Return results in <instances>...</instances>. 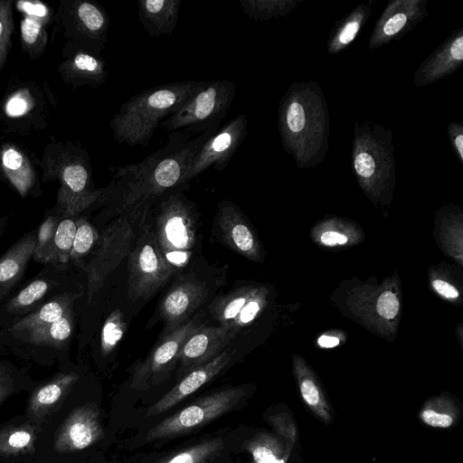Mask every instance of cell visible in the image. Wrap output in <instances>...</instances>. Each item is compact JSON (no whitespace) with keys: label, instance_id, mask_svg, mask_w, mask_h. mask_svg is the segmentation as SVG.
Masks as SVG:
<instances>
[{"label":"cell","instance_id":"obj_1","mask_svg":"<svg viewBox=\"0 0 463 463\" xmlns=\"http://www.w3.org/2000/svg\"><path fill=\"white\" fill-rule=\"evenodd\" d=\"M217 129L210 128L193 139L187 132L175 131L164 147L142 161L113 168L112 187H107L105 200L111 197L112 208L124 213L183 188L181 182L187 166Z\"/></svg>","mask_w":463,"mask_h":463},{"label":"cell","instance_id":"obj_2","mask_svg":"<svg viewBox=\"0 0 463 463\" xmlns=\"http://www.w3.org/2000/svg\"><path fill=\"white\" fill-rule=\"evenodd\" d=\"M199 80L161 84L131 96L109 121L119 144L147 146L158 126L176 112L198 88Z\"/></svg>","mask_w":463,"mask_h":463},{"label":"cell","instance_id":"obj_3","mask_svg":"<svg viewBox=\"0 0 463 463\" xmlns=\"http://www.w3.org/2000/svg\"><path fill=\"white\" fill-rule=\"evenodd\" d=\"M42 181H59L54 208L79 217L103 202L105 189H95L88 152L71 142L50 143L40 159Z\"/></svg>","mask_w":463,"mask_h":463},{"label":"cell","instance_id":"obj_4","mask_svg":"<svg viewBox=\"0 0 463 463\" xmlns=\"http://www.w3.org/2000/svg\"><path fill=\"white\" fill-rule=\"evenodd\" d=\"M56 104L45 80L11 78L0 105V123L5 133L25 136L43 130Z\"/></svg>","mask_w":463,"mask_h":463},{"label":"cell","instance_id":"obj_5","mask_svg":"<svg viewBox=\"0 0 463 463\" xmlns=\"http://www.w3.org/2000/svg\"><path fill=\"white\" fill-rule=\"evenodd\" d=\"M140 203L124 212L99 235L97 244L81 271L85 274V306H92L108 276L129 255L135 239L134 226Z\"/></svg>","mask_w":463,"mask_h":463},{"label":"cell","instance_id":"obj_6","mask_svg":"<svg viewBox=\"0 0 463 463\" xmlns=\"http://www.w3.org/2000/svg\"><path fill=\"white\" fill-rule=\"evenodd\" d=\"M156 241L175 271L186 266L195 244V216L191 203L176 189L160 198Z\"/></svg>","mask_w":463,"mask_h":463},{"label":"cell","instance_id":"obj_7","mask_svg":"<svg viewBox=\"0 0 463 463\" xmlns=\"http://www.w3.org/2000/svg\"><path fill=\"white\" fill-rule=\"evenodd\" d=\"M235 96L236 86L232 80H203L184 104L160 125L174 132L190 128L203 133L217 128Z\"/></svg>","mask_w":463,"mask_h":463},{"label":"cell","instance_id":"obj_8","mask_svg":"<svg viewBox=\"0 0 463 463\" xmlns=\"http://www.w3.org/2000/svg\"><path fill=\"white\" fill-rule=\"evenodd\" d=\"M82 288L68 267L44 265L0 306V329H6L55 297Z\"/></svg>","mask_w":463,"mask_h":463},{"label":"cell","instance_id":"obj_9","mask_svg":"<svg viewBox=\"0 0 463 463\" xmlns=\"http://www.w3.org/2000/svg\"><path fill=\"white\" fill-rule=\"evenodd\" d=\"M244 395L242 387H228L201 397L155 425L145 440L176 437L202 427L233 410Z\"/></svg>","mask_w":463,"mask_h":463},{"label":"cell","instance_id":"obj_10","mask_svg":"<svg viewBox=\"0 0 463 463\" xmlns=\"http://www.w3.org/2000/svg\"><path fill=\"white\" fill-rule=\"evenodd\" d=\"M175 273L154 232L144 230L128 255V298L133 301L150 298Z\"/></svg>","mask_w":463,"mask_h":463},{"label":"cell","instance_id":"obj_11","mask_svg":"<svg viewBox=\"0 0 463 463\" xmlns=\"http://www.w3.org/2000/svg\"><path fill=\"white\" fill-rule=\"evenodd\" d=\"M59 14L63 34L70 43L100 56L109 27L105 8L93 1L71 0L61 3Z\"/></svg>","mask_w":463,"mask_h":463},{"label":"cell","instance_id":"obj_12","mask_svg":"<svg viewBox=\"0 0 463 463\" xmlns=\"http://www.w3.org/2000/svg\"><path fill=\"white\" fill-rule=\"evenodd\" d=\"M76 316V309H73L52 324L1 341L0 345L16 355L37 362L61 360L68 354L73 339Z\"/></svg>","mask_w":463,"mask_h":463},{"label":"cell","instance_id":"obj_13","mask_svg":"<svg viewBox=\"0 0 463 463\" xmlns=\"http://www.w3.org/2000/svg\"><path fill=\"white\" fill-rule=\"evenodd\" d=\"M203 326L201 319L194 317L166 333L146 358L135 366L130 388L148 391L165 382L174 370L185 341Z\"/></svg>","mask_w":463,"mask_h":463},{"label":"cell","instance_id":"obj_14","mask_svg":"<svg viewBox=\"0 0 463 463\" xmlns=\"http://www.w3.org/2000/svg\"><path fill=\"white\" fill-rule=\"evenodd\" d=\"M247 127L245 115L241 114L217 129L200 147L187 166L182 178L184 187L192 179L209 168L222 171L241 144Z\"/></svg>","mask_w":463,"mask_h":463},{"label":"cell","instance_id":"obj_15","mask_svg":"<svg viewBox=\"0 0 463 463\" xmlns=\"http://www.w3.org/2000/svg\"><path fill=\"white\" fill-rule=\"evenodd\" d=\"M40 159L24 146H0V175L23 198L39 197L43 191L39 176Z\"/></svg>","mask_w":463,"mask_h":463},{"label":"cell","instance_id":"obj_16","mask_svg":"<svg viewBox=\"0 0 463 463\" xmlns=\"http://www.w3.org/2000/svg\"><path fill=\"white\" fill-rule=\"evenodd\" d=\"M103 437L99 411L94 403L75 408L63 421L54 439V448L60 453H71L87 449Z\"/></svg>","mask_w":463,"mask_h":463},{"label":"cell","instance_id":"obj_17","mask_svg":"<svg viewBox=\"0 0 463 463\" xmlns=\"http://www.w3.org/2000/svg\"><path fill=\"white\" fill-rule=\"evenodd\" d=\"M237 335V331L222 326H201L185 341L179 353L178 375L184 376L213 360L225 350Z\"/></svg>","mask_w":463,"mask_h":463},{"label":"cell","instance_id":"obj_18","mask_svg":"<svg viewBox=\"0 0 463 463\" xmlns=\"http://www.w3.org/2000/svg\"><path fill=\"white\" fill-rule=\"evenodd\" d=\"M208 295L206 286L195 278H187L175 284L160 302L159 313L168 333L186 322Z\"/></svg>","mask_w":463,"mask_h":463},{"label":"cell","instance_id":"obj_19","mask_svg":"<svg viewBox=\"0 0 463 463\" xmlns=\"http://www.w3.org/2000/svg\"><path fill=\"white\" fill-rule=\"evenodd\" d=\"M234 354L235 350L225 349L210 362L184 374L167 393L147 410L146 417L161 414L196 392L226 368Z\"/></svg>","mask_w":463,"mask_h":463},{"label":"cell","instance_id":"obj_20","mask_svg":"<svg viewBox=\"0 0 463 463\" xmlns=\"http://www.w3.org/2000/svg\"><path fill=\"white\" fill-rule=\"evenodd\" d=\"M36 233L37 229L25 232L0 257V306L24 280L33 258Z\"/></svg>","mask_w":463,"mask_h":463},{"label":"cell","instance_id":"obj_21","mask_svg":"<svg viewBox=\"0 0 463 463\" xmlns=\"http://www.w3.org/2000/svg\"><path fill=\"white\" fill-rule=\"evenodd\" d=\"M18 10L24 14L20 21L21 47L32 59L41 57L48 43L47 26L52 22L51 9L40 1H18Z\"/></svg>","mask_w":463,"mask_h":463},{"label":"cell","instance_id":"obj_22","mask_svg":"<svg viewBox=\"0 0 463 463\" xmlns=\"http://www.w3.org/2000/svg\"><path fill=\"white\" fill-rule=\"evenodd\" d=\"M71 46L65 52V59L58 67L63 81L72 88H98L102 85L108 78L109 71L101 57L72 43Z\"/></svg>","mask_w":463,"mask_h":463},{"label":"cell","instance_id":"obj_23","mask_svg":"<svg viewBox=\"0 0 463 463\" xmlns=\"http://www.w3.org/2000/svg\"><path fill=\"white\" fill-rule=\"evenodd\" d=\"M261 308L256 292L247 288H237L217 298L210 307L212 316L221 326L239 330L251 323Z\"/></svg>","mask_w":463,"mask_h":463},{"label":"cell","instance_id":"obj_24","mask_svg":"<svg viewBox=\"0 0 463 463\" xmlns=\"http://www.w3.org/2000/svg\"><path fill=\"white\" fill-rule=\"evenodd\" d=\"M83 294L84 290L80 288L55 297L12 326L0 329V342L21 336L32 330L61 319L70 311L77 308V303Z\"/></svg>","mask_w":463,"mask_h":463},{"label":"cell","instance_id":"obj_25","mask_svg":"<svg viewBox=\"0 0 463 463\" xmlns=\"http://www.w3.org/2000/svg\"><path fill=\"white\" fill-rule=\"evenodd\" d=\"M217 224L222 241L231 249L249 259L257 257V242L236 204L227 201L219 204Z\"/></svg>","mask_w":463,"mask_h":463},{"label":"cell","instance_id":"obj_26","mask_svg":"<svg viewBox=\"0 0 463 463\" xmlns=\"http://www.w3.org/2000/svg\"><path fill=\"white\" fill-rule=\"evenodd\" d=\"M137 17L151 37L171 34L178 24L181 0H137Z\"/></svg>","mask_w":463,"mask_h":463},{"label":"cell","instance_id":"obj_27","mask_svg":"<svg viewBox=\"0 0 463 463\" xmlns=\"http://www.w3.org/2000/svg\"><path fill=\"white\" fill-rule=\"evenodd\" d=\"M80 380L75 372H61L38 387L32 394L28 404V414L42 418L61 399L64 398Z\"/></svg>","mask_w":463,"mask_h":463},{"label":"cell","instance_id":"obj_28","mask_svg":"<svg viewBox=\"0 0 463 463\" xmlns=\"http://www.w3.org/2000/svg\"><path fill=\"white\" fill-rule=\"evenodd\" d=\"M37 432L33 426L21 425L0 430V455L17 456L35 450Z\"/></svg>","mask_w":463,"mask_h":463},{"label":"cell","instance_id":"obj_29","mask_svg":"<svg viewBox=\"0 0 463 463\" xmlns=\"http://www.w3.org/2000/svg\"><path fill=\"white\" fill-rule=\"evenodd\" d=\"M59 221L60 213L54 207L47 209L37 229L32 260L43 266L52 263L54 235Z\"/></svg>","mask_w":463,"mask_h":463},{"label":"cell","instance_id":"obj_30","mask_svg":"<svg viewBox=\"0 0 463 463\" xmlns=\"http://www.w3.org/2000/svg\"><path fill=\"white\" fill-rule=\"evenodd\" d=\"M99 233L83 215L76 219V232L70 254V264L80 270L94 250Z\"/></svg>","mask_w":463,"mask_h":463},{"label":"cell","instance_id":"obj_31","mask_svg":"<svg viewBox=\"0 0 463 463\" xmlns=\"http://www.w3.org/2000/svg\"><path fill=\"white\" fill-rule=\"evenodd\" d=\"M76 219L77 217L60 213V221L54 235L52 265L61 267L71 265L70 254L76 232Z\"/></svg>","mask_w":463,"mask_h":463},{"label":"cell","instance_id":"obj_32","mask_svg":"<svg viewBox=\"0 0 463 463\" xmlns=\"http://www.w3.org/2000/svg\"><path fill=\"white\" fill-rule=\"evenodd\" d=\"M244 448L251 454L253 463H286L279 441L269 434L256 435Z\"/></svg>","mask_w":463,"mask_h":463},{"label":"cell","instance_id":"obj_33","mask_svg":"<svg viewBox=\"0 0 463 463\" xmlns=\"http://www.w3.org/2000/svg\"><path fill=\"white\" fill-rule=\"evenodd\" d=\"M223 444L222 438L206 439L179 451L163 463H208L219 454Z\"/></svg>","mask_w":463,"mask_h":463},{"label":"cell","instance_id":"obj_34","mask_svg":"<svg viewBox=\"0 0 463 463\" xmlns=\"http://www.w3.org/2000/svg\"><path fill=\"white\" fill-rule=\"evenodd\" d=\"M126 330L123 313L119 309L113 310L106 318L99 339L100 353L103 356L110 354L121 340Z\"/></svg>","mask_w":463,"mask_h":463},{"label":"cell","instance_id":"obj_35","mask_svg":"<svg viewBox=\"0 0 463 463\" xmlns=\"http://www.w3.org/2000/svg\"><path fill=\"white\" fill-rule=\"evenodd\" d=\"M14 4L13 0H0V76L7 61L14 32Z\"/></svg>","mask_w":463,"mask_h":463},{"label":"cell","instance_id":"obj_36","mask_svg":"<svg viewBox=\"0 0 463 463\" xmlns=\"http://www.w3.org/2000/svg\"><path fill=\"white\" fill-rule=\"evenodd\" d=\"M455 418V412L445 405H441L440 402H429L420 412V420L432 428H449L454 424Z\"/></svg>","mask_w":463,"mask_h":463},{"label":"cell","instance_id":"obj_37","mask_svg":"<svg viewBox=\"0 0 463 463\" xmlns=\"http://www.w3.org/2000/svg\"><path fill=\"white\" fill-rule=\"evenodd\" d=\"M21 377L22 373L10 361L0 360V403L14 391Z\"/></svg>","mask_w":463,"mask_h":463},{"label":"cell","instance_id":"obj_38","mask_svg":"<svg viewBox=\"0 0 463 463\" xmlns=\"http://www.w3.org/2000/svg\"><path fill=\"white\" fill-rule=\"evenodd\" d=\"M399 300L395 294L391 291L383 293L377 299L376 310L378 314L385 318H393L399 311Z\"/></svg>","mask_w":463,"mask_h":463},{"label":"cell","instance_id":"obj_39","mask_svg":"<svg viewBox=\"0 0 463 463\" xmlns=\"http://www.w3.org/2000/svg\"><path fill=\"white\" fill-rule=\"evenodd\" d=\"M288 127L292 132H299L305 126V112L298 102L289 105L287 111Z\"/></svg>","mask_w":463,"mask_h":463},{"label":"cell","instance_id":"obj_40","mask_svg":"<svg viewBox=\"0 0 463 463\" xmlns=\"http://www.w3.org/2000/svg\"><path fill=\"white\" fill-rule=\"evenodd\" d=\"M354 167L361 176L367 178L374 173L375 163L371 155L363 152L356 156Z\"/></svg>","mask_w":463,"mask_h":463},{"label":"cell","instance_id":"obj_41","mask_svg":"<svg viewBox=\"0 0 463 463\" xmlns=\"http://www.w3.org/2000/svg\"><path fill=\"white\" fill-rule=\"evenodd\" d=\"M407 17L403 14H397L390 18L383 27L386 35H393L398 33L405 24Z\"/></svg>","mask_w":463,"mask_h":463},{"label":"cell","instance_id":"obj_42","mask_svg":"<svg viewBox=\"0 0 463 463\" xmlns=\"http://www.w3.org/2000/svg\"><path fill=\"white\" fill-rule=\"evenodd\" d=\"M432 285L439 294L448 298H456L458 296L456 288L444 280L436 279L432 282Z\"/></svg>","mask_w":463,"mask_h":463},{"label":"cell","instance_id":"obj_43","mask_svg":"<svg viewBox=\"0 0 463 463\" xmlns=\"http://www.w3.org/2000/svg\"><path fill=\"white\" fill-rule=\"evenodd\" d=\"M321 241L325 245L333 246L336 243L345 244L348 239L345 235L336 232H325L320 238Z\"/></svg>","mask_w":463,"mask_h":463},{"label":"cell","instance_id":"obj_44","mask_svg":"<svg viewBox=\"0 0 463 463\" xmlns=\"http://www.w3.org/2000/svg\"><path fill=\"white\" fill-rule=\"evenodd\" d=\"M359 30V23L353 21L348 23L339 34L340 43L346 44L350 43Z\"/></svg>","mask_w":463,"mask_h":463},{"label":"cell","instance_id":"obj_45","mask_svg":"<svg viewBox=\"0 0 463 463\" xmlns=\"http://www.w3.org/2000/svg\"><path fill=\"white\" fill-rule=\"evenodd\" d=\"M450 54L451 56L458 61H462L463 59V36L456 39L450 47Z\"/></svg>","mask_w":463,"mask_h":463},{"label":"cell","instance_id":"obj_46","mask_svg":"<svg viewBox=\"0 0 463 463\" xmlns=\"http://www.w3.org/2000/svg\"><path fill=\"white\" fill-rule=\"evenodd\" d=\"M318 345L322 347L330 348L339 344V339L335 336L322 335L318 338Z\"/></svg>","mask_w":463,"mask_h":463},{"label":"cell","instance_id":"obj_47","mask_svg":"<svg viewBox=\"0 0 463 463\" xmlns=\"http://www.w3.org/2000/svg\"><path fill=\"white\" fill-rule=\"evenodd\" d=\"M9 219L10 217L8 215L0 216V239L7 229Z\"/></svg>","mask_w":463,"mask_h":463},{"label":"cell","instance_id":"obj_48","mask_svg":"<svg viewBox=\"0 0 463 463\" xmlns=\"http://www.w3.org/2000/svg\"><path fill=\"white\" fill-rule=\"evenodd\" d=\"M456 147L461 158H463V136L458 135L455 139Z\"/></svg>","mask_w":463,"mask_h":463},{"label":"cell","instance_id":"obj_49","mask_svg":"<svg viewBox=\"0 0 463 463\" xmlns=\"http://www.w3.org/2000/svg\"><path fill=\"white\" fill-rule=\"evenodd\" d=\"M0 348H2V346L0 345Z\"/></svg>","mask_w":463,"mask_h":463}]
</instances>
